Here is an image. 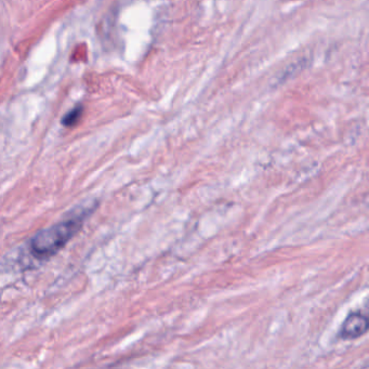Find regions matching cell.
<instances>
[{
	"label": "cell",
	"mask_w": 369,
	"mask_h": 369,
	"mask_svg": "<svg viewBox=\"0 0 369 369\" xmlns=\"http://www.w3.org/2000/svg\"><path fill=\"white\" fill-rule=\"evenodd\" d=\"M91 211L89 205L76 208L61 222L37 233L30 243L31 254L40 260L54 257L81 231Z\"/></svg>",
	"instance_id": "6da1fadb"
},
{
	"label": "cell",
	"mask_w": 369,
	"mask_h": 369,
	"mask_svg": "<svg viewBox=\"0 0 369 369\" xmlns=\"http://www.w3.org/2000/svg\"><path fill=\"white\" fill-rule=\"evenodd\" d=\"M81 114H83V108L81 106H77V108H73L71 112L67 113L65 116H64L63 120H62V124H63L65 127H72V126L76 125L79 122V118L81 117Z\"/></svg>",
	"instance_id": "3957f363"
},
{
	"label": "cell",
	"mask_w": 369,
	"mask_h": 369,
	"mask_svg": "<svg viewBox=\"0 0 369 369\" xmlns=\"http://www.w3.org/2000/svg\"><path fill=\"white\" fill-rule=\"evenodd\" d=\"M368 318L359 312L349 314L340 329V337L343 339H356L365 335L368 330Z\"/></svg>",
	"instance_id": "7a4b0ae2"
}]
</instances>
